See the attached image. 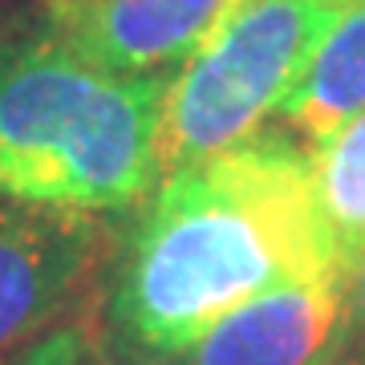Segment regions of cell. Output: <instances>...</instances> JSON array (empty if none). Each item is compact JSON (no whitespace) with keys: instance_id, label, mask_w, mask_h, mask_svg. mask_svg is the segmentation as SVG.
I'll return each mask as SVG.
<instances>
[{"instance_id":"obj_1","label":"cell","mask_w":365,"mask_h":365,"mask_svg":"<svg viewBox=\"0 0 365 365\" xmlns=\"http://www.w3.org/2000/svg\"><path fill=\"white\" fill-rule=\"evenodd\" d=\"M110 264V345L134 357L187 353L235 304L276 284L341 276L317 215L309 143L256 130L167 170Z\"/></svg>"},{"instance_id":"obj_2","label":"cell","mask_w":365,"mask_h":365,"mask_svg":"<svg viewBox=\"0 0 365 365\" xmlns=\"http://www.w3.org/2000/svg\"><path fill=\"white\" fill-rule=\"evenodd\" d=\"M175 73H114L57 41L37 9L0 29V199L138 207L155 182Z\"/></svg>"},{"instance_id":"obj_3","label":"cell","mask_w":365,"mask_h":365,"mask_svg":"<svg viewBox=\"0 0 365 365\" xmlns=\"http://www.w3.org/2000/svg\"><path fill=\"white\" fill-rule=\"evenodd\" d=\"M341 0H235L170 78L158 167L179 170L244 143L276 114Z\"/></svg>"},{"instance_id":"obj_4","label":"cell","mask_w":365,"mask_h":365,"mask_svg":"<svg viewBox=\"0 0 365 365\" xmlns=\"http://www.w3.org/2000/svg\"><path fill=\"white\" fill-rule=\"evenodd\" d=\"M110 244L98 211L0 199V365H16L86 300Z\"/></svg>"},{"instance_id":"obj_5","label":"cell","mask_w":365,"mask_h":365,"mask_svg":"<svg viewBox=\"0 0 365 365\" xmlns=\"http://www.w3.org/2000/svg\"><path fill=\"white\" fill-rule=\"evenodd\" d=\"M235 0H41L57 41L114 73H179Z\"/></svg>"},{"instance_id":"obj_6","label":"cell","mask_w":365,"mask_h":365,"mask_svg":"<svg viewBox=\"0 0 365 365\" xmlns=\"http://www.w3.org/2000/svg\"><path fill=\"white\" fill-rule=\"evenodd\" d=\"M345 280H288L235 304L187 349L191 365H321L341 345Z\"/></svg>"},{"instance_id":"obj_7","label":"cell","mask_w":365,"mask_h":365,"mask_svg":"<svg viewBox=\"0 0 365 365\" xmlns=\"http://www.w3.org/2000/svg\"><path fill=\"white\" fill-rule=\"evenodd\" d=\"M365 110V0H341L276 118L317 143Z\"/></svg>"},{"instance_id":"obj_8","label":"cell","mask_w":365,"mask_h":365,"mask_svg":"<svg viewBox=\"0 0 365 365\" xmlns=\"http://www.w3.org/2000/svg\"><path fill=\"white\" fill-rule=\"evenodd\" d=\"M317 215L341 280L365 264V110L309 143Z\"/></svg>"},{"instance_id":"obj_9","label":"cell","mask_w":365,"mask_h":365,"mask_svg":"<svg viewBox=\"0 0 365 365\" xmlns=\"http://www.w3.org/2000/svg\"><path fill=\"white\" fill-rule=\"evenodd\" d=\"M353 365H365V264L345 280V325L337 345Z\"/></svg>"},{"instance_id":"obj_10","label":"cell","mask_w":365,"mask_h":365,"mask_svg":"<svg viewBox=\"0 0 365 365\" xmlns=\"http://www.w3.org/2000/svg\"><path fill=\"white\" fill-rule=\"evenodd\" d=\"M93 365H118V361H93ZM122 365H191V357L187 353H170V357H126Z\"/></svg>"},{"instance_id":"obj_11","label":"cell","mask_w":365,"mask_h":365,"mask_svg":"<svg viewBox=\"0 0 365 365\" xmlns=\"http://www.w3.org/2000/svg\"><path fill=\"white\" fill-rule=\"evenodd\" d=\"M321 365H353V361H349V357H345V353L337 349V353H333V357H325V361H321Z\"/></svg>"}]
</instances>
